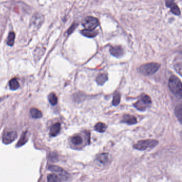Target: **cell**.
Wrapping results in <instances>:
<instances>
[{"mask_svg": "<svg viewBox=\"0 0 182 182\" xmlns=\"http://www.w3.org/2000/svg\"><path fill=\"white\" fill-rule=\"evenodd\" d=\"M175 1V0H166V4L168 7H170L173 4H174Z\"/></svg>", "mask_w": 182, "mask_h": 182, "instance_id": "obj_26", "label": "cell"}, {"mask_svg": "<svg viewBox=\"0 0 182 182\" xmlns=\"http://www.w3.org/2000/svg\"><path fill=\"white\" fill-rule=\"evenodd\" d=\"M158 144V141L155 140L140 141L136 144L133 145V148L140 151H144L148 148H155Z\"/></svg>", "mask_w": 182, "mask_h": 182, "instance_id": "obj_3", "label": "cell"}, {"mask_svg": "<svg viewBox=\"0 0 182 182\" xmlns=\"http://www.w3.org/2000/svg\"><path fill=\"white\" fill-rule=\"evenodd\" d=\"M106 128L107 126L106 125L103 123H98L95 126V130L100 133H103L105 132Z\"/></svg>", "mask_w": 182, "mask_h": 182, "instance_id": "obj_17", "label": "cell"}, {"mask_svg": "<svg viewBox=\"0 0 182 182\" xmlns=\"http://www.w3.org/2000/svg\"><path fill=\"white\" fill-rule=\"evenodd\" d=\"M99 21L97 18L93 17H87L82 23L85 30H94L99 25Z\"/></svg>", "mask_w": 182, "mask_h": 182, "instance_id": "obj_5", "label": "cell"}, {"mask_svg": "<svg viewBox=\"0 0 182 182\" xmlns=\"http://www.w3.org/2000/svg\"><path fill=\"white\" fill-rule=\"evenodd\" d=\"M72 143L75 145H81L83 142V139L79 135H75L73 136L71 139Z\"/></svg>", "mask_w": 182, "mask_h": 182, "instance_id": "obj_22", "label": "cell"}, {"mask_svg": "<svg viewBox=\"0 0 182 182\" xmlns=\"http://www.w3.org/2000/svg\"><path fill=\"white\" fill-rule=\"evenodd\" d=\"M152 101L150 97L147 95L144 94L142 95L139 100L134 104V107L140 111H143L150 107Z\"/></svg>", "mask_w": 182, "mask_h": 182, "instance_id": "obj_4", "label": "cell"}, {"mask_svg": "<svg viewBox=\"0 0 182 182\" xmlns=\"http://www.w3.org/2000/svg\"><path fill=\"white\" fill-rule=\"evenodd\" d=\"M111 54L114 57H121L123 54V50L120 46H112L110 49Z\"/></svg>", "mask_w": 182, "mask_h": 182, "instance_id": "obj_7", "label": "cell"}, {"mask_svg": "<svg viewBox=\"0 0 182 182\" xmlns=\"http://www.w3.org/2000/svg\"><path fill=\"white\" fill-rule=\"evenodd\" d=\"M175 69H176L177 72L179 73L180 75H182V64H181V63L175 65Z\"/></svg>", "mask_w": 182, "mask_h": 182, "instance_id": "obj_25", "label": "cell"}, {"mask_svg": "<svg viewBox=\"0 0 182 182\" xmlns=\"http://www.w3.org/2000/svg\"><path fill=\"white\" fill-rule=\"evenodd\" d=\"M83 35L89 38H93L95 37L97 35L98 32L94 30H83L81 31Z\"/></svg>", "mask_w": 182, "mask_h": 182, "instance_id": "obj_11", "label": "cell"}, {"mask_svg": "<svg viewBox=\"0 0 182 182\" xmlns=\"http://www.w3.org/2000/svg\"><path fill=\"white\" fill-rule=\"evenodd\" d=\"M15 39V34L14 32H10L9 34L7 40V44L10 46H13L14 44Z\"/></svg>", "mask_w": 182, "mask_h": 182, "instance_id": "obj_20", "label": "cell"}, {"mask_svg": "<svg viewBox=\"0 0 182 182\" xmlns=\"http://www.w3.org/2000/svg\"><path fill=\"white\" fill-rule=\"evenodd\" d=\"M98 161L103 163H106L108 160V155L107 153H102L97 157Z\"/></svg>", "mask_w": 182, "mask_h": 182, "instance_id": "obj_23", "label": "cell"}, {"mask_svg": "<svg viewBox=\"0 0 182 182\" xmlns=\"http://www.w3.org/2000/svg\"><path fill=\"white\" fill-rule=\"evenodd\" d=\"M30 113H31L32 117L34 118H40L42 117V113L41 112V111L39 110L38 109L34 108L31 109Z\"/></svg>", "mask_w": 182, "mask_h": 182, "instance_id": "obj_14", "label": "cell"}, {"mask_svg": "<svg viewBox=\"0 0 182 182\" xmlns=\"http://www.w3.org/2000/svg\"><path fill=\"white\" fill-rule=\"evenodd\" d=\"M170 8H171V11L173 13H174V15H176V16H179L180 15V9L178 8V6H177L175 3L173 4Z\"/></svg>", "mask_w": 182, "mask_h": 182, "instance_id": "obj_24", "label": "cell"}, {"mask_svg": "<svg viewBox=\"0 0 182 182\" xmlns=\"http://www.w3.org/2000/svg\"><path fill=\"white\" fill-rule=\"evenodd\" d=\"M48 182H61L60 178L55 174H50L47 177Z\"/></svg>", "mask_w": 182, "mask_h": 182, "instance_id": "obj_21", "label": "cell"}, {"mask_svg": "<svg viewBox=\"0 0 182 182\" xmlns=\"http://www.w3.org/2000/svg\"><path fill=\"white\" fill-rule=\"evenodd\" d=\"M122 122L127 123L128 125H134L137 123V119L133 116L126 115L123 116Z\"/></svg>", "mask_w": 182, "mask_h": 182, "instance_id": "obj_9", "label": "cell"}, {"mask_svg": "<svg viewBox=\"0 0 182 182\" xmlns=\"http://www.w3.org/2000/svg\"><path fill=\"white\" fill-rule=\"evenodd\" d=\"M76 25H73L71 26V27L70 28V29L68 30L67 31L68 34H70L72 33L73 31H74V30L76 28Z\"/></svg>", "mask_w": 182, "mask_h": 182, "instance_id": "obj_27", "label": "cell"}, {"mask_svg": "<svg viewBox=\"0 0 182 182\" xmlns=\"http://www.w3.org/2000/svg\"><path fill=\"white\" fill-rule=\"evenodd\" d=\"M27 132H24L21 135V137L19 139L18 142L17 144V147H20L25 145L27 142Z\"/></svg>", "mask_w": 182, "mask_h": 182, "instance_id": "obj_13", "label": "cell"}, {"mask_svg": "<svg viewBox=\"0 0 182 182\" xmlns=\"http://www.w3.org/2000/svg\"><path fill=\"white\" fill-rule=\"evenodd\" d=\"M48 169L51 172H55L59 174L60 175L64 177V178H66V176L67 175V174L64 170L63 169L57 166L50 165L48 167Z\"/></svg>", "mask_w": 182, "mask_h": 182, "instance_id": "obj_8", "label": "cell"}, {"mask_svg": "<svg viewBox=\"0 0 182 182\" xmlns=\"http://www.w3.org/2000/svg\"><path fill=\"white\" fill-rule=\"evenodd\" d=\"M48 100H49V102L50 103V104L53 105H57V97L54 93H51L50 94H49Z\"/></svg>", "mask_w": 182, "mask_h": 182, "instance_id": "obj_18", "label": "cell"}, {"mask_svg": "<svg viewBox=\"0 0 182 182\" xmlns=\"http://www.w3.org/2000/svg\"><path fill=\"white\" fill-rule=\"evenodd\" d=\"M169 88L174 94L181 96L182 95V83L180 80L176 76H172L169 80Z\"/></svg>", "mask_w": 182, "mask_h": 182, "instance_id": "obj_2", "label": "cell"}, {"mask_svg": "<svg viewBox=\"0 0 182 182\" xmlns=\"http://www.w3.org/2000/svg\"><path fill=\"white\" fill-rule=\"evenodd\" d=\"M9 86L11 90H16L19 88V83L16 78H13L9 82Z\"/></svg>", "mask_w": 182, "mask_h": 182, "instance_id": "obj_16", "label": "cell"}, {"mask_svg": "<svg viewBox=\"0 0 182 182\" xmlns=\"http://www.w3.org/2000/svg\"><path fill=\"white\" fill-rule=\"evenodd\" d=\"M108 80V76L107 74L105 73H102L100 74V75L98 76L96 78V82L98 84L100 85H103L105 84V83Z\"/></svg>", "mask_w": 182, "mask_h": 182, "instance_id": "obj_12", "label": "cell"}, {"mask_svg": "<svg viewBox=\"0 0 182 182\" xmlns=\"http://www.w3.org/2000/svg\"><path fill=\"white\" fill-rule=\"evenodd\" d=\"M60 130V123H58L51 126L50 130V135L51 136H56L59 134Z\"/></svg>", "mask_w": 182, "mask_h": 182, "instance_id": "obj_10", "label": "cell"}, {"mask_svg": "<svg viewBox=\"0 0 182 182\" xmlns=\"http://www.w3.org/2000/svg\"><path fill=\"white\" fill-rule=\"evenodd\" d=\"M120 100H121V95L119 93V92H115L114 96H113V105L115 106H117L119 105L120 102Z\"/></svg>", "mask_w": 182, "mask_h": 182, "instance_id": "obj_19", "label": "cell"}, {"mask_svg": "<svg viewBox=\"0 0 182 182\" xmlns=\"http://www.w3.org/2000/svg\"><path fill=\"white\" fill-rule=\"evenodd\" d=\"M160 67V65L158 63H148L141 66L139 68V71L143 75H152L159 70Z\"/></svg>", "mask_w": 182, "mask_h": 182, "instance_id": "obj_1", "label": "cell"}, {"mask_svg": "<svg viewBox=\"0 0 182 182\" xmlns=\"http://www.w3.org/2000/svg\"><path fill=\"white\" fill-rule=\"evenodd\" d=\"M17 133L15 131H8L4 133L2 137V141L5 145L13 142L17 138Z\"/></svg>", "mask_w": 182, "mask_h": 182, "instance_id": "obj_6", "label": "cell"}, {"mask_svg": "<svg viewBox=\"0 0 182 182\" xmlns=\"http://www.w3.org/2000/svg\"><path fill=\"white\" fill-rule=\"evenodd\" d=\"M175 115L179 121L182 123V105L181 104L176 106L175 110Z\"/></svg>", "mask_w": 182, "mask_h": 182, "instance_id": "obj_15", "label": "cell"}]
</instances>
